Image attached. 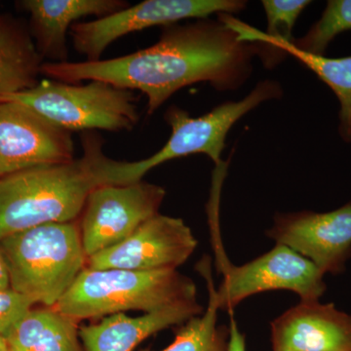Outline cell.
<instances>
[{
    "label": "cell",
    "instance_id": "7c38bea8",
    "mask_svg": "<svg viewBox=\"0 0 351 351\" xmlns=\"http://www.w3.org/2000/svg\"><path fill=\"white\" fill-rule=\"evenodd\" d=\"M265 235L311 261L323 274L338 276L351 258V200L327 213L277 214Z\"/></svg>",
    "mask_w": 351,
    "mask_h": 351
},
{
    "label": "cell",
    "instance_id": "603a6c76",
    "mask_svg": "<svg viewBox=\"0 0 351 351\" xmlns=\"http://www.w3.org/2000/svg\"><path fill=\"white\" fill-rule=\"evenodd\" d=\"M230 313V345H228V351H246L245 335L240 332L237 321L234 319V316H233V311Z\"/></svg>",
    "mask_w": 351,
    "mask_h": 351
},
{
    "label": "cell",
    "instance_id": "ba28073f",
    "mask_svg": "<svg viewBox=\"0 0 351 351\" xmlns=\"http://www.w3.org/2000/svg\"><path fill=\"white\" fill-rule=\"evenodd\" d=\"M245 5L239 0H145L106 17L76 23L71 36L73 48L85 61H99L108 46L132 32L184 19H206L212 14L237 13Z\"/></svg>",
    "mask_w": 351,
    "mask_h": 351
},
{
    "label": "cell",
    "instance_id": "4fadbf2b",
    "mask_svg": "<svg viewBox=\"0 0 351 351\" xmlns=\"http://www.w3.org/2000/svg\"><path fill=\"white\" fill-rule=\"evenodd\" d=\"M272 351H351V315L334 304L301 301L271 322Z\"/></svg>",
    "mask_w": 351,
    "mask_h": 351
},
{
    "label": "cell",
    "instance_id": "7402d4cb",
    "mask_svg": "<svg viewBox=\"0 0 351 351\" xmlns=\"http://www.w3.org/2000/svg\"><path fill=\"white\" fill-rule=\"evenodd\" d=\"M36 302L13 288L0 290V337L11 329L34 307Z\"/></svg>",
    "mask_w": 351,
    "mask_h": 351
},
{
    "label": "cell",
    "instance_id": "e0dca14e",
    "mask_svg": "<svg viewBox=\"0 0 351 351\" xmlns=\"http://www.w3.org/2000/svg\"><path fill=\"white\" fill-rule=\"evenodd\" d=\"M43 64L31 32L0 16V101L36 86Z\"/></svg>",
    "mask_w": 351,
    "mask_h": 351
},
{
    "label": "cell",
    "instance_id": "9c48e42d",
    "mask_svg": "<svg viewBox=\"0 0 351 351\" xmlns=\"http://www.w3.org/2000/svg\"><path fill=\"white\" fill-rule=\"evenodd\" d=\"M162 186L138 181L93 189L83 208L80 233L87 258L124 241L159 213Z\"/></svg>",
    "mask_w": 351,
    "mask_h": 351
},
{
    "label": "cell",
    "instance_id": "30bf717a",
    "mask_svg": "<svg viewBox=\"0 0 351 351\" xmlns=\"http://www.w3.org/2000/svg\"><path fill=\"white\" fill-rule=\"evenodd\" d=\"M196 247L197 240L182 219L158 213L124 241L87 258L86 267L134 271L177 269Z\"/></svg>",
    "mask_w": 351,
    "mask_h": 351
},
{
    "label": "cell",
    "instance_id": "52a82bcc",
    "mask_svg": "<svg viewBox=\"0 0 351 351\" xmlns=\"http://www.w3.org/2000/svg\"><path fill=\"white\" fill-rule=\"evenodd\" d=\"M223 282L215 287L219 311L232 313L252 295L274 290H286L300 295L301 301H316L326 292L322 271L313 263L284 245L242 265L226 261L223 252L216 254Z\"/></svg>",
    "mask_w": 351,
    "mask_h": 351
},
{
    "label": "cell",
    "instance_id": "d6986e66",
    "mask_svg": "<svg viewBox=\"0 0 351 351\" xmlns=\"http://www.w3.org/2000/svg\"><path fill=\"white\" fill-rule=\"evenodd\" d=\"M197 269L206 280L209 293L206 309L182 324L174 341L160 351H228L230 326L218 325L219 308L215 300V284L209 262L201 261Z\"/></svg>",
    "mask_w": 351,
    "mask_h": 351
},
{
    "label": "cell",
    "instance_id": "6da1fadb",
    "mask_svg": "<svg viewBox=\"0 0 351 351\" xmlns=\"http://www.w3.org/2000/svg\"><path fill=\"white\" fill-rule=\"evenodd\" d=\"M258 46L240 40L225 23L205 19L164 27L149 47L99 61L43 63L41 75L66 83L90 80L142 92L147 113L156 112L176 92L199 82L219 90L233 89L250 73Z\"/></svg>",
    "mask_w": 351,
    "mask_h": 351
},
{
    "label": "cell",
    "instance_id": "cb8c5ba5",
    "mask_svg": "<svg viewBox=\"0 0 351 351\" xmlns=\"http://www.w3.org/2000/svg\"><path fill=\"white\" fill-rule=\"evenodd\" d=\"M10 276H9L8 265L4 258L3 253L0 249V290L10 288Z\"/></svg>",
    "mask_w": 351,
    "mask_h": 351
},
{
    "label": "cell",
    "instance_id": "3957f363",
    "mask_svg": "<svg viewBox=\"0 0 351 351\" xmlns=\"http://www.w3.org/2000/svg\"><path fill=\"white\" fill-rule=\"evenodd\" d=\"M196 297L195 283L177 269L134 271L85 267L53 307L80 322L127 311L154 313L197 300Z\"/></svg>",
    "mask_w": 351,
    "mask_h": 351
},
{
    "label": "cell",
    "instance_id": "5b68a950",
    "mask_svg": "<svg viewBox=\"0 0 351 351\" xmlns=\"http://www.w3.org/2000/svg\"><path fill=\"white\" fill-rule=\"evenodd\" d=\"M280 94V86L276 82H263L243 100L228 101L199 117H191L188 112L175 106L168 108L165 120L169 124L171 136L162 149L147 158L132 162L114 160L104 154L99 163L104 184L142 181L157 166L191 154H206L217 165H221L226 138L232 127L263 101Z\"/></svg>",
    "mask_w": 351,
    "mask_h": 351
},
{
    "label": "cell",
    "instance_id": "8fae6325",
    "mask_svg": "<svg viewBox=\"0 0 351 351\" xmlns=\"http://www.w3.org/2000/svg\"><path fill=\"white\" fill-rule=\"evenodd\" d=\"M71 136L22 104L0 101V177L73 160Z\"/></svg>",
    "mask_w": 351,
    "mask_h": 351
},
{
    "label": "cell",
    "instance_id": "44dd1931",
    "mask_svg": "<svg viewBox=\"0 0 351 351\" xmlns=\"http://www.w3.org/2000/svg\"><path fill=\"white\" fill-rule=\"evenodd\" d=\"M267 19L265 36L281 38L292 43L293 27L302 11L311 1L307 0H263L262 1Z\"/></svg>",
    "mask_w": 351,
    "mask_h": 351
},
{
    "label": "cell",
    "instance_id": "ac0fdd59",
    "mask_svg": "<svg viewBox=\"0 0 351 351\" xmlns=\"http://www.w3.org/2000/svg\"><path fill=\"white\" fill-rule=\"evenodd\" d=\"M5 339L10 351H84L78 321L54 307L32 308Z\"/></svg>",
    "mask_w": 351,
    "mask_h": 351
},
{
    "label": "cell",
    "instance_id": "5bb4252c",
    "mask_svg": "<svg viewBox=\"0 0 351 351\" xmlns=\"http://www.w3.org/2000/svg\"><path fill=\"white\" fill-rule=\"evenodd\" d=\"M29 14V32L41 59L48 63L68 62L69 27L89 16L106 17L129 6L123 0H24Z\"/></svg>",
    "mask_w": 351,
    "mask_h": 351
},
{
    "label": "cell",
    "instance_id": "2e32d148",
    "mask_svg": "<svg viewBox=\"0 0 351 351\" xmlns=\"http://www.w3.org/2000/svg\"><path fill=\"white\" fill-rule=\"evenodd\" d=\"M223 21L239 34L240 40L263 44L274 50H278L281 54L292 55L313 71L321 82L331 88L341 106L339 113V136L346 143L351 144V56L328 58L309 54L297 49L290 41L265 36V32L244 24L232 16H225Z\"/></svg>",
    "mask_w": 351,
    "mask_h": 351
},
{
    "label": "cell",
    "instance_id": "8992f818",
    "mask_svg": "<svg viewBox=\"0 0 351 351\" xmlns=\"http://www.w3.org/2000/svg\"><path fill=\"white\" fill-rule=\"evenodd\" d=\"M6 100L22 104L71 133L131 131L140 119L134 91L100 80L82 85L43 80L1 101Z\"/></svg>",
    "mask_w": 351,
    "mask_h": 351
},
{
    "label": "cell",
    "instance_id": "277c9868",
    "mask_svg": "<svg viewBox=\"0 0 351 351\" xmlns=\"http://www.w3.org/2000/svg\"><path fill=\"white\" fill-rule=\"evenodd\" d=\"M11 288L53 307L86 267L76 221L34 226L0 240Z\"/></svg>",
    "mask_w": 351,
    "mask_h": 351
},
{
    "label": "cell",
    "instance_id": "ffe728a7",
    "mask_svg": "<svg viewBox=\"0 0 351 351\" xmlns=\"http://www.w3.org/2000/svg\"><path fill=\"white\" fill-rule=\"evenodd\" d=\"M351 29V0H330L317 22L306 36L292 41L297 49L324 56L332 39Z\"/></svg>",
    "mask_w": 351,
    "mask_h": 351
},
{
    "label": "cell",
    "instance_id": "9a60e30c",
    "mask_svg": "<svg viewBox=\"0 0 351 351\" xmlns=\"http://www.w3.org/2000/svg\"><path fill=\"white\" fill-rule=\"evenodd\" d=\"M204 309L197 300L164 307L138 317L112 314L98 324L80 328L84 351H133L145 339L174 325L200 315Z\"/></svg>",
    "mask_w": 351,
    "mask_h": 351
},
{
    "label": "cell",
    "instance_id": "d4e9b609",
    "mask_svg": "<svg viewBox=\"0 0 351 351\" xmlns=\"http://www.w3.org/2000/svg\"><path fill=\"white\" fill-rule=\"evenodd\" d=\"M0 351H10L5 337H0Z\"/></svg>",
    "mask_w": 351,
    "mask_h": 351
},
{
    "label": "cell",
    "instance_id": "7a4b0ae2",
    "mask_svg": "<svg viewBox=\"0 0 351 351\" xmlns=\"http://www.w3.org/2000/svg\"><path fill=\"white\" fill-rule=\"evenodd\" d=\"M82 147V156L69 162L0 177V240L34 226L75 221L82 215L90 193L104 186L99 173L101 138L86 132Z\"/></svg>",
    "mask_w": 351,
    "mask_h": 351
}]
</instances>
